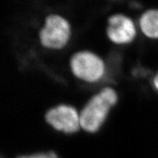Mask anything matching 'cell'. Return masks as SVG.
Returning <instances> with one entry per match:
<instances>
[{
	"mask_svg": "<svg viewBox=\"0 0 158 158\" xmlns=\"http://www.w3.org/2000/svg\"><path fill=\"white\" fill-rule=\"evenodd\" d=\"M45 118L54 129L66 134L76 133L81 128L80 113L70 105L62 104L50 108Z\"/></svg>",
	"mask_w": 158,
	"mask_h": 158,
	"instance_id": "277c9868",
	"label": "cell"
},
{
	"mask_svg": "<svg viewBox=\"0 0 158 158\" xmlns=\"http://www.w3.org/2000/svg\"><path fill=\"white\" fill-rule=\"evenodd\" d=\"M152 85L154 89L158 92V72L152 79Z\"/></svg>",
	"mask_w": 158,
	"mask_h": 158,
	"instance_id": "ba28073f",
	"label": "cell"
},
{
	"mask_svg": "<svg viewBox=\"0 0 158 158\" xmlns=\"http://www.w3.org/2000/svg\"><path fill=\"white\" fill-rule=\"evenodd\" d=\"M71 35V27L68 20L59 15L51 14L46 17L40 31V43L47 49L61 50L70 42Z\"/></svg>",
	"mask_w": 158,
	"mask_h": 158,
	"instance_id": "3957f363",
	"label": "cell"
},
{
	"mask_svg": "<svg viewBox=\"0 0 158 158\" xmlns=\"http://www.w3.org/2000/svg\"><path fill=\"white\" fill-rule=\"evenodd\" d=\"M70 67L74 76L89 84L100 81L106 74V65L103 59L89 51L75 53L70 58Z\"/></svg>",
	"mask_w": 158,
	"mask_h": 158,
	"instance_id": "7a4b0ae2",
	"label": "cell"
},
{
	"mask_svg": "<svg viewBox=\"0 0 158 158\" xmlns=\"http://www.w3.org/2000/svg\"><path fill=\"white\" fill-rule=\"evenodd\" d=\"M117 100V92L111 87H105L92 96L80 112L81 127L90 133L98 131Z\"/></svg>",
	"mask_w": 158,
	"mask_h": 158,
	"instance_id": "6da1fadb",
	"label": "cell"
},
{
	"mask_svg": "<svg viewBox=\"0 0 158 158\" xmlns=\"http://www.w3.org/2000/svg\"><path fill=\"white\" fill-rule=\"evenodd\" d=\"M17 158H59V157L56 153L50 152L48 153H38L35 154V155L19 156Z\"/></svg>",
	"mask_w": 158,
	"mask_h": 158,
	"instance_id": "52a82bcc",
	"label": "cell"
},
{
	"mask_svg": "<svg viewBox=\"0 0 158 158\" xmlns=\"http://www.w3.org/2000/svg\"><path fill=\"white\" fill-rule=\"evenodd\" d=\"M142 34L147 38L158 40V9H150L141 15L138 21Z\"/></svg>",
	"mask_w": 158,
	"mask_h": 158,
	"instance_id": "8992f818",
	"label": "cell"
},
{
	"mask_svg": "<svg viewBox=\"0 0 158 158\" xmlns=\"http://www.w3.org/2000/svg\"><path fill=\"white\" fill-rule=\"evenodd\" d=\"M106 35L110 42L114 44L127 45L135 40L137 29L130 17L123 14H115L108 20Z\"/></svg>",
	"mask_w": 158,
	"mask_h": 158,
	"instance_id": "5b68a950",
	"label": "cell"
}]
</instances>
